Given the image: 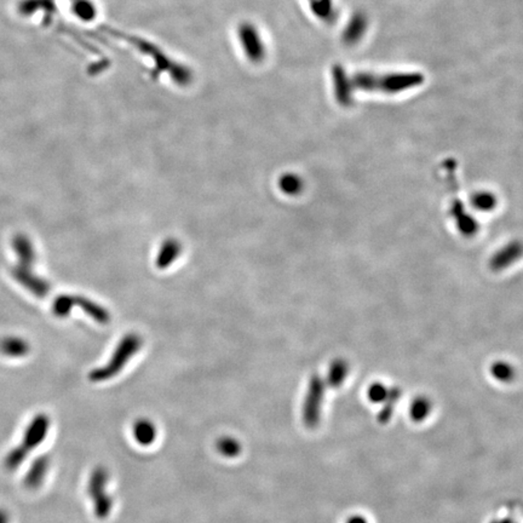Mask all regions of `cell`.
Segmentation results:
<instances>
[{"instance_id": "cell-25", "label": "cell", "mask_w": 523, "mask_h": 523, "mask_svg": "<svg viewBox=\"0 0 523 523\" xmlns=\"http://www.w3.org/2000/svg\"><path fill=\"white\" fill-rule=\"evenodd\" d=\"M346 523H367V521H366V520H364V517H362V516L355 515V516H351V517H349V519L346 520Z\"/></svg>"}, {"instance_id": "cell-23", "label": "cell", "mask_w": 523, "mask_h": 523, "mask_svg": "<svg viewBox=\"0 0 523 523\" xmlns=\"http://www.w3.org/2000/svg\"><path fill=\"white\" fill-rule=\"evenodd\" d=\"M73 308V296L72 295H62V296L57 297L54 302V304H52V311L57 318L68 316Z\"/></svg>"}, {"instance_id": "cell-17", "label": "cell", "mask_w": 523, "mask_h": 523, "mask_svg": "<svg viewBox=\"0 0 523 523\" xmlns=\"http://www.w3.org/2000/svg\"><path fill=\"white\" fill-rule=\"evenodd\" d=\"M279 187L286 196H295L302 193L304 184H303V179L295 173H285L279 179Z\"/></svg>"}, {"instance_id": "cell-11", "label": "cell", "mask_w": 523, "mask_h": 523, "mask_svg": "<svg viewBox=\"0 0 523 523\" xmlns=\"http://www.w3.org/2000/svg\"><path fill=\"white\" fill-rule=\"evenodd\" d=\"M73 305L80 307L87 315H90L95 320L96 323H110V315L108 310H105L103 307H101L98 303H95L94 300L85 298V297L73 296Z\"/></svg>"}, {"instance_id": "cell-8", "label": "cell", "mask_w": 523, "mask_h": 523, "mask_svg": "<svg viewBox=\"0 0 523 523\" xmlns=\"http://www.w3.org/2000/svg\"><path fill=\"white\" fill-rule=\"evenodd\" d=\"M13 247L19 258L17 265L23 268H33L36 262V250L32 240L24 234H17L13 239Z\"/></svg>"}, {"instance_id": "cell-26", "label": "cell", "mask_w": 523, "mask_h": 523, "mask_svg": "<svg viewBox=\"0 0 523 523\" xmlns=\"http://www.w3.org/2000/svg\"><path fill=\"white\" fill-rule=\"evenodd\" d=\"M0 523H9L8 513L1 509H0Z\"/></svg>"}, {"instance_id": "cell-16", "label": "cell", "mask_w": 523, "mask_h": 523, "mask_svg": "<svg viewBox=\"0 0 523 523\" xmlns=\"http://www.w3.org/2000/svg\"><path fill=\"white\" fill-rule=\"evenodd\" d=\"M470 204L473 209H478V211L488 212V211L496 209V198L491 191H476L470 198Z\"/></svg>"}, {"instance_id": "cell-15", "label": "cell", "mask_w": 523, "mask_h": 523, "mask_svg": "<svg viewBox=\"0 0 523 523\" xmlns=\"http://www.w3.org/2000/svg\"><path fill=\"white\" fill-rule=\"evenodd\" d=\"M432 401L425 396H418L415 397L412 404H411L410 415L413 422L420 423L424 419L428 418L429 414L432 412Z\"/></svg>"}, {"instance_id": "cell-27", "label": "cell", "mask_w": 523, "mask_h": 523, "mask_svg": "<svg viewBox=\"0 0 523 523\" xmlns=\"http://www.w3.org/2000/svg\"><path fill=\"white\" fill-rule=\"evenodd\" d=\"M492 523H513L510 520H496V521H493Z\"/></svg>"}, {"instance_id": "cell-13", "label": "cell", "mask_w": 523, "mask_h": 523, "mask_svg": "<svg viewBox=\"0 0 523 523\" xmlns=\"http://www.w3.org/2000/svg\"><path fill=\"white\" fill-rule=\"evenodd\" d=\"M54 8V0H21L19 4V11L23 16H32L40 11L51 13Z\"/></svg>"}, {"instance_id": "cell-14", "label": "cell", "mask_w": 523, "mask_h": 523, "mask_svg": "<svg viewBox=\"0 0 523 523\" xmlns=\"http://www.w3.org/2000/svg\"><path fill=\"white\" fill-rule=\"evenodd\" d=\"M348 372H349V369H348V364L344 360H334L330 366V369H328V385L331 388L341 387V384L346 381Z\"/></svg>"}, {"instance_id": "cell-3", "label": "cell", "mask_w": 523, "mask_h": 523, "mask_svg": "<svg viewBox=\"0 0 523 523\" xmlns=\"http://www.w3.org/2000/svg\"><path fill=\"white\" fill-rule=\"evenodd\" d=\"M323 397H325V382L323 378L314 374L310 378L308 390L305 394L302 418L307 428L315 429L321 420Z\"/></svg>"}, {"instance_id": "cell-1", "label": "cell", "mask_w": 523, "mask_h": 523, "mask_svg": "<svg viewBox=\"0 0 523 523\" xmlns=\"http://www.w3.org/2000/svg\"><path fill=\"white\" fill-rule=\"evenodd\" d=\"M141 346L142 338L138 334H128L124 337L117 349L114 351L110 362L90 372V381L94 383L105 382L120 374V371L125 367V364H128L132 356L138 353Z\"/></svg>"}, {"instance_id": "cell-5", "label": "cell", "mask_w": 523, "mask_h": 523, "mask_svg": "<svg viewBox=\"0 0 523 523\" xmlns=\"http://www.w3.org/2000/svg\"><path fill=\"white\" fill-rule=\"evenodd\" d=\"M13 277L20 285H22L34 296L45 297L50 292V283L44 279H41L40 277H38L37 274H34L33 268H23V267L16 265L13 269Z\"/></svg>"}, {"instance_id": "cell-18", "label": "cell", "mask_w": 523, "mask_h": 523, "mask_svg": "<svg viewBox=\"0 0 523 523\" xmlns=\"http://www.w3.org/2000/svg\"><path fill=\"white\" fill-rule=\"evenodd\" d=\"M216 448L219 450V455H223L226 458H235L242 453V450L240 442L233 436L219 437L216 442Z\"/></svg>"}, {"instance_id": "cell-21", "label": "cell", "mask_w": 523, "mask_h": 523, "mask_svg": "<svg viewBox=\"0 0 523 523\" xmlns=\"http://www.w3.org/2000/svg\"><path fill=\"white\" fill-rule=\"evenodd\" d=\"M400 396L401 390L399 388H392V389H390L387 401L384 402L385 405H384L383 410L378 414L379 423H387V422L390 420L392 415V411H394V405H395L397 401L400 400Z\"/></svg>"}, {"instance_id": "cell-10", "label": "cell", "mask_w": 523, "mask_h": 523, "mask_svg": "<svg viewBox=\"0 0 523 523\" xmlns=\"http://www.w3.org/2000/svg\"><path fill=\"white\" fill-rule=\"evenodd\" d=\"M156 434H158L156 427H155L154 423L150 419H137L136 422L132 425V435H133V439L141 446H150L156 440Z\"/></svg>"}, {"instance_id": "cell-2", "label": "cell", "mask_w": 523, "mask_h": 523, "mask_svg": "<svg viewBox=\"0 0 523 523\" xmlns=\"http://www.w3.org/2000/svg\"><path fill=\"white\" fill-rule=\"evenodd\" d=\"M108 470L105 466L94 469L87 483V494L92 501L94 514L98 520L107 519L113 509V498L108 493Z\"/></svg>"}, {"instance_id": "cell-20", "label": "cell", "mask_w": 523, "mask_h": 523, "mask_svg": "<svg viewBox=\"0 0 523 523\" xmlns=\"http://www.w3.org/2000/svg\"><path fill=\"white\" fill-rule=\"evenodd\" d=\"M28 453L29 452L24 447L21 446V445L15 447L14 450H10L8 455L5 457V468L10 470V471H14L16 469H19L23 464V462L27 458Z\"/></svg>"}, {"instance_id": "cell-12", "label": "cell", "mask_w": 523, "mask_h": 523, "mask_svg": "<svg viewBox=\"0 0 523 523\" xmlns=\"http://www.w3.org/2000/svg\"><path fill=\"white\" fill-rule=\"evenodd\" d=\"M181 253V244L175 239H168L160 247L159 253L155 260V264L159 269H165L177 260Z\"/></svg>"}, {"instance_id": "cell-6", "label": "cell", "mask_w": 523, "mask_h": 523, "mask_svg": "<svg viewBox=\"0 0 523 523\" xmlns=\"http://www.w3.org/2000/svg\"><path fill=\"white\" fill-rule=\"evenodd\" d=\"M523 256V242L515 240L503 246L501 250L496 251L489 262L492 270L501 272L503 269L509 268L510 265L516 263Z\"/></svg>"}, {"instance_id": "cell-22", "label": "cell", "mask_w": 523, "mask_h": 523, "mask_svg": "<svg viewBox=\"0 0 523 523\" xmlns=\"http://www.w3.org/2000/svg\"><path fill=\"white\" fill-rule=\"evenodd\" d=\"M72 10L82 21H91L96 14L95 6L90 0H73Z\"/></svg>"}, {"instance_id": "cell-9", "label": "cell", "mask_w": 523, "mask_h": 523, "mask_svg": "<svg viewBox=\"0 0 523 523\" xmlns=\"http://www.w3.org/2000/svg\"><path fill=\"white\" fill-rule=\"evenodd\" d=\"M31 346L24 338L19 336H5L0 339V353L8 358L19 359L27 355Z\"/></svg>"}, {"instance_id": "cell-19", "label": "cell", "mask_w": 523, "mask_h": 523, "mask_svg": "<svg viewBox=\"0 0 523 523\" xmlns=\"http://www.w3.org/2000/svg\"><path fill=\"white\" fill-rule=\"evenodd\" d=\"M491 374L498 382L510 383L515 379V369L506 361H496L491 366Z\"/></svg>"}, {"instance_id": "cell-4", "label": "cell", "mask_w": 523, "mask_h": 523, "mask_svg": "<svg viewBox=\"0 0 523 523\" xmlns=\"http://www.w3.org/2000/svg\"><path fill=\"white\" fill-rule=\"evenodd\" d=\"M50 430V418L45 413H39L29 422L23 434L21 446L28 452L36 450L39 445L45 441L47 432Z\"/></svg>"}, {"instance_id": "cell-7", "label": "cell", "mask_w": 523, "mask_h": 523, "mask_svg": "<svg viewBox=\"0 0 523 523\" xmlns=\"http://www.w3.org/2000/svg\"><path fill=\"white\" fill-rule=\"evenodd\" d=\"M49 469H50V458L47 455L38 457L28 469L27 473L23 480L26 488L31 491H36L38 488H40L43 483L45 481L46 473L49 471Z\"/></svg>"}, {"instance_id": "cell-24", "label": "cell", "mask_w": 523, "mask_h": 523, "mask_svg": "<svg viewBox=\"0 0 523 523\" xmlns=\"http://www.w3.org/2000/svg\"><path fill=\"white\" fill-rule=\"evenodd\" d=\"M390 389H388L382 383H374L367 390V399L374 404H384L389 396Z\"/></svg>"}]
</instances>
